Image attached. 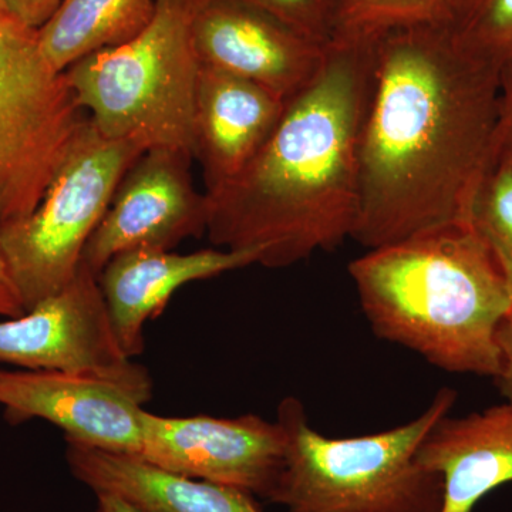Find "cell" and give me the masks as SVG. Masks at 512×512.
Masks as SVG:
<instances>
[{"mask_svg": "<svg viewBox=\"0 0 512 512\" xmlns=\"http://www.w3.org/2000/svg\"><path fill=\"white\" fill-rule=\"evenodd\" d=\"M500 77L446 25L392 30L376 40L352 239L369 251L468 222L494 167Z\"/></svg>", "mask_w": 512, "mask_h": 512, "instance_id": "1", "label": "cell"}, {"mask_svg": "<svg viewBox=\"0 0 512 512\" xmlns=\"http://www.w3.org/2000/svg\"><path fill=\"white\" fill-rule=\"evenodd\" d=\"M376 40H330L318 76L286 104L254 161L205 192L212 245L255 252L258 265L276 269L352 238Z\"/></svg>", "mask_w": 512, "mask_h": 512, "instance_id": "2", "label": "cell"}, {"mask_svg": "<svg viewBox=\"0 0 512 512\" xmlns=\"http://www.w3.org/2000/svg\"><path fill=\"white\" fill-rule=\"evenodd\" d=\"M349 275L377 338L446 372L497 377L512 288L470 222L369 249Z\"/></svg>", "mask_w": 512, "mask_h": 512, "instance_id": "3", "label": "cell"}, {"mask_svg": "<svg viewBox=\"0 0 512 512\" xmlns=\"http://www.w3.org/2000/svg\"><path fill=\"white\" fill-rule=\"evenodd\" d=\"M456 402V390L443 387L409 423L335 439L313 429L301 400L286 397L276 416L286 434L285 467L269 503L288 512H441V478L416 454Z\"/></svg>", "mask_w": 512, "mask_h": 512, "instance_id": "4", "label": "cell"}, {"mask_svg": "<svg viewBox=\"0 0 512 512\" xmlns=\"http://www.w3.org/2000/svg\"><path fill=\"white\" fill-rule=\"evenodd\" d=\"M202 0H158L143 32L83 57L64 72L77 103L101 133L144 151L170 148L194 158L201 63L191 22Z\"/></svg>", "mask_w": 512, "mask_h": 512, "instance_id": "5", "label": "cell"}, {"mask_svg": "<svg viewBox=\"0 0 512 512\" xmlns=\"http://www.w3.org/2000/svg\"><path fill=\"white\" fill-rule=\"evenodd\" d=\"M143 153L133 141L104 136L89 117L36 210L0 224V244L26 312L72 282L120 181Z\"/></svg>", "mask_w": 512, "mask_h": 512, "instance_id": "6", "label": "cell"}, {"mask_svg": "<svg viewBox=\"0 0 512 512\" xmlns=\"http://www.w3.org/2000/svg\"><path fill=\"white\" fill-rule=\"evenodd\" d=\"M87 120L39 30L0 8V224L36 210Z\"/></svg>", "mask_w": 512, "mask_h": 512, "instance_id": "7", "label": "cell"}, {"mask_svg": "<svg viewBox=\"0 0 512 512\" xmlns=\"http://www.w3.org/2000/svg\"><path fill=\"white\" fill-rule=\"evenodd\" d=\"M0 362L113 380L146 403L153 394L150 373L124 355L99 279L83 264L62 291L19 318L0 320Z\"/></svg>", "mask_w": 512, "mask_h": 512, "instance_id": "8", "label": "cell"}, {"mask_svg": "<svg viewBox=\"0 0 512 512\" xmlns=\"http://www.w3.org/2000/svg\"><path fill=\"white\" fill-rule=\"evenodd\" d=\"M140 460L178 476L210 481L269 500L285 467L278 421L239 417H164L144 410Z\"/></svg>", "mask_w": 512, "mask_h": 512, "instance_id": "9", "label": "cell"}, {"mask_svg": "<svg viewBox=\"0 0 512 512\" xmlns=\"http://www.w3.org/2000/svg\"><path fill=\"white\" fill-rule=\"evenodd\" d=\"M191 160L184 151L151 148L128 168L83 251L82 264L93 275L99 278L121 252L173 251L185 239L207 234V195L195 190Z\"/></svg>", "mask_w": 512, "mask_h": 512, "instance_id": "10", "label": "cell"}, {"mask_svg": "<svg viewBox=\"0 0 512 512\" xmlns=\"http://www.w3.org/2000/svg\"><path fill=\"white\" fill-rule=\"evenodd\" d=\"M202 66L241 77L289 103L318 76L328 45L245 0H202L191 22Z\"/></svg>", "mask_w": 512, "mask_h": 512, "instance_id": "11", "label": "cell"}, {"mask_svg": "<svg viewBox=\"0 0 512 512\" xmlns=\"http://www.w3.org/2000/svg\"><path fill=\"white\" fill-rule=\"evenodd\" d=\"M143 397L101 377L49 370L0 369V406L9 424L42 419L76 441L140 457Z\"/></svg>", "mask_w": 512, "mask_h": 512, "instance_id": "12", "label": "cell"}, {"mask_svg": "<svg viewBox=\"0 0 512 512\" xmlns=\"http://www.w3.org/2000/svg\"><path fill=\"white\" fill-rule=\"evenodd\" d=\"M254 264L255 252L224 248L192 254L140 248L111 258L97 279L124 355L134 359L143 353L144 328L161 315L178 289Z\"/></svg>", "mask_w": 512, "mask_h": 512, "instance_id": "13", "label": "cell"}, {"mask_svg": "<svg viewBox=\"0 0 512 512\" xmlns=\"http://www.w3.org/2000/svg\"><path fill=\"white\" fill-rule=\"evenodd\" d=\"M286 101L258 84L202 66L194 117V158L207 192L238 177L284 116Z\"/></svg>", "mask_w": 512, "mask_h": 512, "instance_id": "14", "label": "cell"}, {"mask_svg": "<svg viewBox=\"0 0 512 512\" xmlns=\"http://www.w3.org/2000/svg\"><path fill=\"white\" fill-rule=\"evenodd\" d=\"M420 466L443 483L441 512H473L512 481V403L463 417H441L421 441Z\"/></svg>", "mask_w": 512, "mask_h": 512, "instance_id": "15", "label": "cell"}, {"mask_svg": "<svg viewBox=\"0 0 512 512\" xmlns=\"http://www.w3.org/2000/svg\"><path fill=\"white\" fill-rule=\"evenodd\" d=\"M73 476L94 493L116 494L144 512H262L255 497L228 485L161 470L140 458L66 440Z\"/></svg>", "mask_w": 512, "mask_h": 512, "instance_id": "16", "label": "cell"}, {"mask_svg": "<svg viewBox=\"0 0 512 512\" xmlns=\"http://www.w3.org/2000/svg\"><path fill=\"white\" fill-rule=\"evenodd\" d=\"M158 0H60L39 29L47 62L57 72L99 50L120 46L147 28Z\"/></svg>", "mask_w": 512, "mask_h": 512, "instance_id": "17", "label": "cell"}, {"mask_svg": "<svg viewBox=\"0 0 512 512\" xmlns=\"http://www.w3.org/2000/svg\"><path fill=\"white\" fill-rule=\"evenodd\" d=\"M457 0H335L330 40H375L392 30L447 25Z\"/></svg>", "mask_w": 512, "mask_h": 512, "instance_id": "18", "label": "cell"}, {"mask_svg": "<svg viewBox=\"0 0 512 512\" xmlns=\"http://www.w3.org/2000/svg\"><path fill=\"white\" fill-rule=\"evenodd\" d=\"M446 26L471 55L500 72L512 66V0H457Z\"/></svg>", "mask_w": 512, "mask_h": 512, "instance_id": "19", "label": "cell"}, {"mask_svg": "<svg viewBox=\"0 0 512 512\" xmlns=\"http://www.w3.org/2000/svg\"><path fill=\"white\" fill-rule=\"evenodd\" d=\"M468 222L491 249L512 288V173L494 165L471 204Z\"/></svg>", "mask_w": 512, "mask_h": 512, "instance_id": "20", "label": "cell"}, {"mask_svg": "<svg viewBox=\"0 0 512 512\" xmlns=\"http://www.w3.org/2000/svg\"><path fill=\"white\" fill-rule=\"evenodd\" d=\"M315 42L328 45L335 0H245Z\"/></svg>", "mask_w": 512, "mask_h": 512, "instance_id": "21", "label": "cell"}, {"mask_svg": "<svg viewBox=\"0 0 512 512\" xmlns=\"http://www.w3.org/2000/svg\"><path fill=\"white\" fill-rule=\"evenodd\" d=\"M494 165L508 168L512 173V66L504 69L500 77Z\"/></svg>", "mask_w": 512, "mask_h": 512, "instance_id": "22", "label": "cell"}, {"mask_svg": "<svg viewBox=\"0 0 512 512\" xmlns=\"http://www.w3.org/2000/svg\"><path fill=\"white\" fill-rule=\"evenodd\" d=\"M60 0H0V8L20 22L39 30L52 18Z\"/></svg>", "mask_w": 512, "mask_h": 512, "instance_id": "23", "label": "cell"}, {"mask_svg": "<svg viewBox=\"0 0 512 512\" xmlns=\"http://www.w3.org/2000/svg\"><path fill=\"white\" fill-rule=\"evenodd\" d=\"M497 343L501 365L494 380L505 402L512 403V308L498 329Z\"/></svg>", "mask_w": 512, "mask_h": 512, "instance_id": "24", "label": "cell"}, {"mask_svg": "<svg viewBox=\"0 0 512 512\" xmlns=\"http://www.w3.org/2000/svg\"><path fill=\"white\" fill-rule=\"evenodd\" d=\"M26 313L18 288L13 281L6 256L0 244V318H19Z\"/></svg>", "mask_w": 512, "mask_h": 512, "instance_id": "25", "label": "cell"}, {"mask_svg": "<svg viewBox=\"0 0 512 512\" xmlns=\"http://www.w3.org/2000/svg\"><path fill=\"white\" fill-rule=\"evenodd\" d=\"M97 495V512H144L136 505L128 503L116 494L99 493Z\"/></svg>", "mask_w": 512, "mask_h": 512, "instance_id": "26", "label": "cell"}]
</instances>
